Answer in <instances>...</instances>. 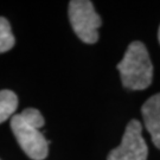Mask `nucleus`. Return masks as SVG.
<instances>
[{
	"label": "nucleus",
	"instance_id": "nucleus-5",
	"mask_svg": "<svg viewBox=\"0 0 160 160\" xmlns=\"http://www.w3.org/2000/svg\"><path fill=\"white\" fill-rule=\"evenodd\" d=\"M143 123L152 138V142L160 149V94H155L142 104Z\"/></svg>",
	"mask_w": 160,
	"mask_h": 160
},
{
	"label": "nucleus",
	"instance_id": "nucleus-8",
	"mask_svg": "<svg viewBox=\"0 0 160 160\" xmlns=\"http://www.w3.org/2000/svg\"><path fill=\"white\" fill-rule=\"evenodd\" d=\"M158 39H159V43H160V26H159V30H158Z\"/></svg>",
	"mask_w": 160,
	"mask_h": 160
},
{
	"label": "nucleus",
	"instance_id": "nucleus-1",
	"mask_svg": "<svg viewBox=\"0 0 160 160\" xmlns=\"http://www.w3.org/2000/svg\"><path fill=\"white\" fill-rule=\"evenodd\" d=\"M44 123L43 115L34 108L24 109L11 119V129L19 146L33 160H43L48 157L49 141L39 131Z\"/></svg>",
	"mask_w": 160,
	"mask_h": 160
},
{
	"label": "nucleus",
	"instance_id": "nucleus-6",
	"mask_svg": "<svg viewBox=\"0 0 160 160\" xmlns=\"http://www.w3.org/2000/svg\"><path fill=\"white\" fill-rule=\"evenodd\" d=\"M18 97L11 90H0V123L10 119L16 113Z\"/></svg>",
	"mask_w": 160,
	"mask_h": 160
},
{
	"label": "nucleus",
	"instance_id": "nucleus-2",
	"mask_svg": "<svg viewBox=\"0 0 160 160\" xmlns=\"http://www.w3.org/2000/svg\"><path fill=\"white\" fill-rule=\"evenodd\" d=\"M121 82L131 90L148 88L153 77V65L148 51L142 42H133L127 48L125 56L118 64Z\"/></svg>",
	"mask_w": 160,
	"mask_h": 160
},
{
	"label": "nucleus",
	"instance_id": "nucleus-3",
	"mask_svg": "<svg viewBox=\"0 0 160 160\" xmlns=\"http://www.w3.org/2000/svg\"><path fill=\"white\" fill-rule=\"evenodd\" d=\"M69 19L76 36L87 44L98 39V29L102 20L89 0H72L69 2Z\"/></svg>",
	"mask_w": 160,
	"mask_h": 160
},
{
	"label": "nucleus",
	"instance_id": "nucleus-4",
	"mask_svg": "<svg viewBox=\"0 0 160 160\" xmlns=\"http://www.w3.org/2000/svg\"><path fill=\"white\" fill-rule=\"evenodd\" d=\"M148 147L142 138V126L132 120L126 127L121 143L110 151L107 160H147Z\"/></svg>",
	"mask_w": 160,
	"mask_h": 160
},
{
	"label": "nucleus",
	"instance_id": "nucleus-7",
	"mask_svg": "<svg viewBox=\"0 0 160 160\" xmlns=\"http://www.w3.org/2000/svg\"><path fill=\"white\" fill-rule=\"evenodd\" d=\"M14 43L16 38L12 33L8 20L4 17H0V53L11 50L14 46Z\"/></svg>",
	"mask_w": 160,
	"mask_h": 160
}]
</instances>
